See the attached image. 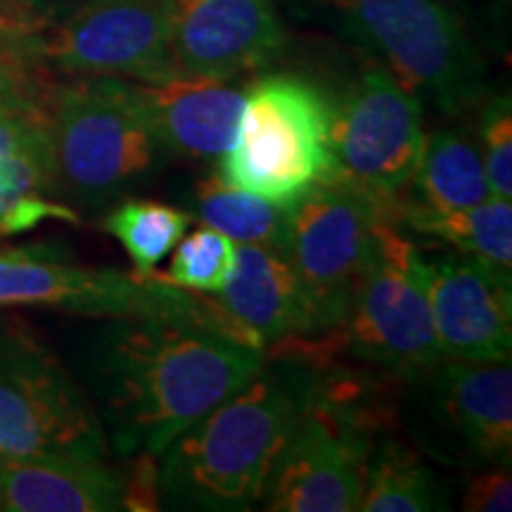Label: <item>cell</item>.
Segmentation results:
<instances>
[{
  "label": "cell",
  "mask_w": 512,
  "mask_h": 512,
  "mask_svg": "<svg viewBox=\"0 0 512 512\" xmlns=\"http://www.w3.org/2000/svg\"><path fill=\"white\" fill-rule=\"evenodd\" d=\"M266 351L166 320L114 318L86 349V380L119 456H159L178 434L240 389Z\"/></svg>",
  "instance_id": "cell-1"
},
{
  "label": "cell",
  "mask_w": 512,
  "mask_h": 512,
  "mask_svg": "<svg viewBox=\"0 0 512 512\" xmlns=\"http://www.w3.org/2000/svg\"><path fill=\"white\" fill-rule=\"evenodd\" d=\"M313 380L316 366L306 356L266 354L240 389L159 453L162 505L171 510H252L309 401Z\"/></svg>",
  "instance_id": "cell-2"
},
{
  "label": "cell",
  "mask_w": 512,
  "mask_h": 512,
  "mask_svg": "<svg viewBox=\"0 0 512 512\" xmlns=\"http://www.w3.org/2000/svg\"><path fill=\"white\" fill-rule=\"evenodd\" d=\"M48 22L34 0H0V235L79 219L55 200L53 105L62 76L43 50Z\"/></svg>",
  "instance_id": "cell-3"
},
{
  "label": "cell",
  "mask_w": 512,
  "mask_h": 512,
  "mask_svg": "<svg viewBox=\"0 0 512 512\" xmlns=\"http://www.w3.org/2000/svg\"><path fill=\"white\" fill-rule=\"evenodd\" d=\"M313 366L309 401L261 494L259 503L268 512L358 510L363 465L389 420V408L377 401L373 384L356 380L332 361H313Z\"/></svg>",
  "instance_id": "cell-4"
},
{
  "label": "cell",
  "mask_w": 512,
  "mask_h": 512,
  "mask_svg": "<svg viewBox=\"0 0 512 512\" xmlns=\"http://www.w3.org/2000/svg\"><path fill=\"white\" fill-rule=\"evenodd\" d=\"M335 100L297 74H266L245 91L238 133L216 176L233 188L290 207L335 176Z\"/></svg>",
  "instance_id": "cell-5"
},
{
  "label": "cell",
  "mask_w": 512,
  "mask_h": 512,
  "mask_svg": "<svg viewBox=\"0 0 512 512\" xmlns=\"http://www.w3.org/2000/svg\"><path fill=\"white\" fill-rule=\"evenodd\" d=\"M159 147L128 79L67 76L53 105L55 200L102 211L155 166Z\"/></svg>",
  "instance_id": "cell-6"
},
{
  "label": "cell",
  "mask_w": 512,
  "mask_h": 512,
  "mask_svg": "<svg viewBox=\"0 0 512 512\" xmlns=\"http://www.w3.org/2000/svg\"><path fill=\"white\" fill-rule=\"evenodd\" d=\"M318 344L325 354L342 351L406 384L444 361L434 332L427 259L387 216L377 223L373 256L347 318L320 335Z\"/></svg>",
  "instance_id": "cell-7"
},
{
  "label": "cell",
  "mask_w": 512,
  "mask_h": 512,
  "mask_svg": "<svg viewBox=\"0 0 512 512\" xmlns=\"http://www.w3.org/2000/svg\"><path fill=\"white\" fill-rule=\"evenodd\" d=\"M339 29L448 117L484 100L486 67L444 0H332Z\"/></svg>",
  "instance_id": "cell-8"
},
{
  "label": "cell",
  "mask_w": 512,
  "mask_h": 512,
  "mask_svg": "<svg viewBox=\"0 0 512 512\" xmlns=\"http://www.w3.org/2000/svg\"><path fill=\"white\" fill-rule=\"evenodd\" d=\"M0 306H48L102 320H166L256 347L214 294L171 285L157 273L76 266L34 249L0 254Z\"/></svg>",
  "instance_id": "cell-9"
},
{
  "label": "cell",
  "mask_w": 512,
  "mask_h": 512,
  "mask_svg": "<svg viewBox=\"0 0 512 512\" xmlns=\"http://www.w3.org/2000/svg\"><path fill=\"white\" fill-rule=\"evenodd\" d=\"M93 403L46 347L0 328V458L105 460Z\"/></svg>",
  "instance_id": "cell-10"
},
{
  "label": "cell",
  "mask_w": 512,
  "mask_h": 512,
  "mask_svg": "<svg viewBox=\"0 0 512 512\" xmlns=\"http://www.w3.org/2000/svg\"><path fill=\"white\" fill-rule=\"evenodd\" d=\"M382 216L380 202L339 176L287 207L283 249L306 287L320 335L337 330L347 318Z\"/></svg>",
  "instance_id": "cell-11"
},
{
  "label": "cell",
  "mask_w": 512,
  "mask_h": 512,
  "mask_svg": "<svg viewBox=\"0 0 512 512\" xmlns=\"http://www.w3.org/2000/svg\"><path fill=\"white\" fill-rule=\"evenodd\" d=\"M425 138L422 100L384 67H370L332 110L335 176L389 207L411 185Z\"/></svg>",
  "instance_id": "cell-12"
},
{
  "label": "cell",
  "mask_w": 512,
  "mask_h": 512,
  "mask_svg": "<svg viewBox=\"0 0 512 512\" xmlns=\"http://www.w3.org/2000/svg\"><path fill=\"white\" fill-rule=\"evenodd\" d=\"M60 76L164 81L181 76L171 48L169 0H86L43 38Z\"/></svg>",
  "instance_id": "cell-13"
},
{
  "label": "cell",
  "mask_w": 512,
  "mask_h": 512,
  "mask_svg": "<svg viewBox=\"0 0 512 512\" xmlns=\"http://www.w3.org/2000/svg\"><path fill=\"white\" fill-rule=\"evenodd\" d=\"M425 389V451L463 467L510 465L512 370L510 361H444L413 380Z\"/></svg>",
  "instance_id": "cell-14"
},
{
  "label": "cell",
  "mask_w": 512,
  "mask_h": 512,
  "mask_svg": "<svg viewBox=\"0 0 512 512\" xmlns=\"http://www.w3.org/2000/svg\"><path fill=\"white\" fill-rule=\"evenodd\" d=\"M169 8L181 74L233 81L268 67L287 48L271 0H169Z\"/></svg>",
  "instance_id": "cell-15"
},
{
  "label": "cell",
  "mask_w": 512,
  "mask_h": 512,
  "mask_svg": "<svg viewBox=\"0 0 512 512\" xmlns=\"http://www.w3.org/2000/svg\"><path fill=\"white\" fill-rule=\"evenodd\" d=\"M427 287L441 356L501 363L512 351V275L467 254L427 261Z\"/></svg>",
  "instance_id": "cell-16"
},
{
  "label": "cell",
  "mask_w": 512,
  "mask_h": 512,
  "mask_svg": "<svg viewBox=\"0 0 512 512\" xmlns=\"http://www.w3.org/2000/svg\"><path fill=\"white\" fill-rule=\"evenodd\" d=\"M140 117L159 150L185 159L219 162L233 145L245 91L207 76L131 81Z\"/></svg>",
  "instance_id": "cell-17"
},
{
  "label": "cell",
  "mask_w": 512,
  "mask_h": 512,
  "mask_svg": "<svg viewBox=\"0 0 512 512\" xmlns=\"http://www.w3.org/2000/svg\"><path fill=\"white\" fill-rule=\"evenodd\" d=\"M214 297L264 351L320 335L309 294L283 247L238 245L233 271Z\"/></svg>",
  "instance_id": "cell-18"
},
{
  "label": "cell",
  "mask_w": 512,
  "mask_h": 512,
  "mask_svg": "<svg viewBox=\"0 0 512 512\" xmlns=\"http://www.w3.org/2000/svg\"><path fill=\"white\" fill-rule=\"evenodd\" d=\"M114 510L124 491L105 460L0 458V512Z\"/></svg>",
  "instance_id": "cell-19"
},
{
  "label": "cell",
  "mask_w": 512,
  "mask_h": 512,
  "mask_svg": "<svg viewBox=\"0 0 512 512\" xmlns=\"http://www.w3.org/2000/svg\"><path fill=\"white\" fill-rule=\"evenodd\" d=\"M384 216L403 230L446 242L456 252L512 275V207L510 200L491 197L463 209H430L413 200H399Z\"/></svg>",
  "instance_id": "cell-20"
},
{
  "label": "cell",
  "mask_w": 512,
  "mask_h": 512,
  "mask_svg": "<svg viewBox=\"0 0 512 512\" xmlns=\"http://www.w3.org/2000/svg\"><path fill=\"white\" fill-rule=\"evenodd\" d=\"M358 510L432 512L448 510V496L430 465L415 448L377 434L363 465Z\"/></svg>",
  "instance_id": "cell-21"
},
{
  "label": "cell",
  "mask_w": 512,
  "mask_h": 512,
  "mask_svg": "<svg viewBox=\"0 0 512 512\" xmlns=\"http://www.w3.org/2000/svg\"><path fill=\"white\" fill-rule=\"evenodd\" d=\"M411 185L413 202L430 209H463L494 197L475 138L456 128H444L425 138Z\"/></svg>",
  "instance_id": "cell-22"
},
{
  "label": "cell",
  "mask_w": 512,
  "mask_h": 512,
  "mask_svg": "<svg viewBox=\"0 0 512 512\" xmlns=\"http://www.w3.org/2000/svg\"><path fill=\"white\" fill-rule=\"evenodd\" d=\"M190 202L204 226L228 235L238 245H285L287 207L268 202L254 192L233 188L219 176L200 181Z\"/></svg>",
  "instance_id": "cell-23"
},
{
  "label": "cell",
  "mask_w": 512,
  "mask_h": 512,
  "mask_svg": "<svg viewBox=\"0 0 512 512\" xmlns=\"http://www.w3.org/2000/svg\"><path fill=\"white\" fill-rule=\"evenodd\" d=\"M190 221V211L169 207V204L126 200L105 216L102 228L126 249L138 275H150L178 245Z\"/></svg>",
  "instance_id": "cell-24"
},
{
  "label": "cell",
  "mask_w": 512,
  "mask_h": 512,
  "mask_svg": "<svg viewBox=\"0 0 512 512\" xmlns=\"http://www.w3.org/2000/svg\"><path fill=\"white\" fill-rule=\"evenodd\" d=\"M171 252L174 256H171L169 271H155L159 278L192 292L219 294L235 266L238 242L219 230L202 226L192 230L190 235H183Z\"/></svg>",
  "instance_id": "cell-25"
},
{
  "label": "cell",
  "mask_w": 512,
  "mask_h": 512,
  "mask_svg": "<svg viewBox=\"0 0 512 512\" xmlns=\"http://www.w3.org/2000/svg\"><path fill=\"white\" fill-rule=\"evenodd\" d=\"M477 147L482 155L486 181L498 200L512 197V110L510 95L482 100L477 119Z\"/></svg>",
  "instance_id": "cell-26"
},
{
  "label": "cell",
  "mask_w": 512,
  "mask_h": 512,
  "mask_svg": "<svg viewBox=\"0 0 512 512\" xmlns=\"http://www.w3.org/2000/svg\"><path fill=\"white\" fill-rule=\"evenodd\" d=\"M460 508L465 512H510L512 510V479L510 465L477 467L475 475L465 484Z\"/></svg>",
  "instance_id": "cell-27"
},
{
  "label": "cell",
  "mask_w": 512,
  "mask_h": 512,
  "mask_svg": "<svg viewBox=\"0 0 512 512\" xmlns=\"http://www.w3.org/2000/svg\"><path fill=\"white\" fill-rule=\"evenodd\" d=\"M131 477L121 479L124 491V510H159L162 494H159V460L152 453H136Z\"/></svg>",
  "instance_id": "cell-28"
},
{
  "label": "cell",
  "mask_w": 512,
  "mask_h": 512,
  "mask_svg": "<svg viewBox=\"0 0 512 512\" xmlns=\"http://www.w3.org/2000/svg\"><path fill=\"white\" fill-rule=\"evenodd\" d=\"M34 3H36V5H41V8L46 10V3H48V0H34Z\"/></svg>",
  "instance_id": "cell-29"
}]
</instances>
